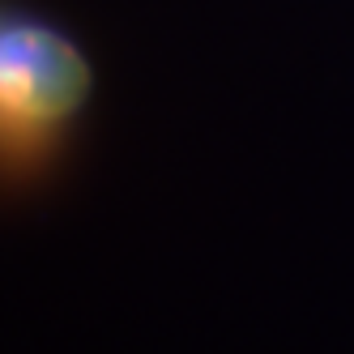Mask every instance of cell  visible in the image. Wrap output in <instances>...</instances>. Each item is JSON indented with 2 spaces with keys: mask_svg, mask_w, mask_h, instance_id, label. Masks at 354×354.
I'll return each mask as SVG.
<instances>
[{
  "mask_svg": "<svg viewBox=\"0 0 354 354\" xmlns=\"http://www.w3.org/2000/svg\"><path fill=\"white\" fill-rule=\"evenodd\" d=\"M94 94V68L64 26L30 9L0 13V175L9 192L52 180Z\"/></svg>",
  "mask_w": 354,
  "mask_h": 354,
  "instance_id": "cell-1",
  "label": "cell"
}]
</instances>
